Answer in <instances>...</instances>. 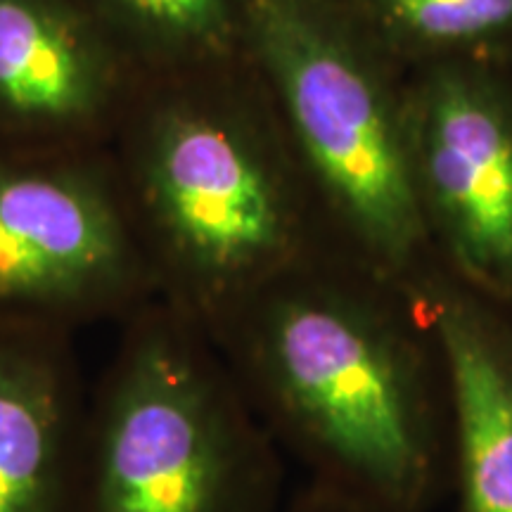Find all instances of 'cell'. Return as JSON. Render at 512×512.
I'll use <instances>...</instances> for the list:
<instances>
[{"label": "cell", "instance_id": "obj_3", "mask_svg": "<svg viewBox=\"0 0 512 512\" xmlns=\"http://www.w3.org/2000/svg\"><path fill=\"white\" fill-rule=\"evenodd\" d=\"M247 22L330 216L363 266L411 283L432 240L406 119L375 60L325 0H247Z\"/></svg>", "mask_w": 512, "mask_h": 512}, {"label": "cell", "instance_id": "obj_7", "mask_svg": "<svg viewBox=\"0 0 512 512\" xmlns=\"http://www.w3.org/2000/svg\"><path fill=\"white\" fill-rule=\"evenodd\" d=\"M401 290L444 370L458 512H512V304L427 268Z\"/></svg>", "mask_w": 512, "mask_h": 512}, {"label": "cell", "instance_id": "obj_4", "mask_svg": "<svg viewBox=\"0 0 512 512\" xmlns=\"http://www.w3.org/2000/svg\"><path fill=\"white\" fill-rule=\"evenodd\" d=\"M128 209L155 287L209 337L313 256L287 178L245 128L207 110L183 107L159 121Z\"/></svg>", "mask_w": 512, "mask_h": 512}, {"label": "cell", "instance_id": "obj_12", "mask_svg": "<svg viewBox=\"0 0 512 512\" xmlns=\"http://www.w3.org/2000/svg\"><path fill=\"white\" fill-rule=\"evenodd\" d=\"M283 512H377L328 484L311 482L287 503Z\"/></svg>", "mask_w": 512, "mask_h": 512}, {"label": "cell", "instance_id": "obj_9", "mask_svg": "<svg viewBox=\"0 0 512 512\" xmlns=\"http://www.w3.org/2000/svg\"><path fill=\"white\" fill-rule=\"evenodd\" d=\"M107 69L93 36L57 0H0V117L62 126L98 110Z\"/></svg>", "mask_w": 512, "mask_h": 512}, {"label": "cell", "instance_id": "obj_1", "mask_svg": "<svg viewBox=\"0 0 512 512\" xmlns=\"http://www.w3.org/2000/svg\"><path fill=\"white\" fill-rule=\"evenodd\" d=\"M211 342L313 482L377 512H427L444 494V370L408 297L396 306L311 256L261 287Z\"/></svg>", "mask_w": 512, "mask_h": 512}, {"label": "cell", "instance_id": "obj_6", "mask_svg": "<svg viewBox=\"0 0 512 512\" xmlns=\"http://www.w3.org/2000/svg\"><path fill=\"white\" fill-rule=\"evenodd\" d=\"M432 245L460 283L512 304V95L475 62H439L403 110Z\"/></svg>", "mask_w": 512, "mask_h": 512}, {"label": "cell", "instance_id": "obj_11", "mask_svg": "<svg viewBox=\"0 0 512 512\" xmlns=\"http://www.w3.org/2000/svg\"><path fill=\"white\" fill-rule=\"evenodd\" d=\"M128 17L155 34L202 43L221 36L228 22V0H112Z\"/></svg>", "mask_w": 512, "mask_h": 512}, {"label": "cell", "instance_id": "obj_8", "mask_svg": "<svg viewBox=\"0 0 512 512\" xmlns=\"http://www.w3.org/2000/svg\"><path fill=\"white\" fill-rule=\"evenodd\" d=\"M86 408L72 332L0 323V512H74Z\"/></svg>", "mask_w": 512, "mask_h": 512}, {"label": "cell", "instance_id": "obj_2", "mask_svg": "<svg viewBox=\"0 0 512 512\" xmlns=\"http://www.w3.org/2000/svg\"><path fill=\"white\" fill-rule=\"evenodd\" d=\"M280 456L202 325L145 302L88 399L74 512H283Z\"/></svg>", "mask_w": 512, "mask_h": 512}, {"label": "cell", "instance_id": "obj_10", "mask_svg": "<svg viewBox=\"0 0 512 512\" xmlns=\"http://www.w3.org/2000/svg\"><path fill=\"white\" fill-rule=\"evenodd\" d=\"M366 10L394 43L444 62L512 43V0H366Z\"/></svg>", "mask_w": 512, "mask_h": 512}, {"label": "cell", "instance_id": "obj_5", "mask_svg": "<svg viewBox=\"0 0 512 512\" xmlns=\"http://www.w3.org/2000/svg\"><path fill=\"white\" fill-rule=\"evenodd\" d=\"M155 287L128 202L72 166H0V323L74 332Z\"/></svg>", "mask_w": 512, "mask_h": 512}]
</instances>
